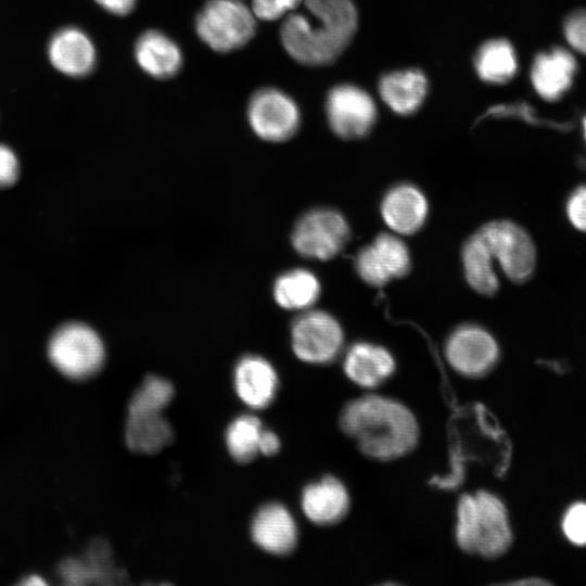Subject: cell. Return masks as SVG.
I'll return each mask as SVG.
<instances>
[{"label": "cell", "instance_id": "cell-32", "mask_svg": "<svg viewBox=\"0 0 586 586\" xmlns=\"http://www.w3.org/2000/svg\"><path fill=\"white\" fill-rule=\"evenodd\" d=\"M302 0H252L254 15L263 21H275L294 10Z\"/></svg>", "mask_w": 586, "mask_h": 586}, {"label": "cell", "instance_id": "cell-11", "mask_svg": "<svg viewBox=\"0 0 586 586\" xmlns=\"http://www.w3.org/2000/svg\"><path fill=\"white\" fill-rule=\"evenodd\" d=\"M252 130L260 139L282 142L290 139L300 126V111L295 102L275 88L256 91L247 106Z\"/></svg>", "mask_w": 586, "mask_h": 586}, {"label": "cell", "instance_id": "cell-27", "mask_svg": "<svg viewBox=\"0 0 586 586\" xmlns=\"http://www.w3.org/2000/svg\"><path fill=\"white\" fill-rule=\"evenodd\" d=\"M475 67L479 76L488 82L504 84L517 72V58L512 46L505 39L489 40L477 51Z\"/></svg>", "mask_w": 586, "mask_h": 586}, {"label": "cell", "instance_id": "cell-16", "mask_svg": "<svg viewBox=\"0 0 586 586\" xmlns=\"http://www.w3.org/2000/svg\"><path fill=\"white\" fill-rule=\"evenodd\" d=\"M233 382L240 399L253 409L269 406L279 387L275 368L267 359L257 355H246L238 361Z\"/></svg>", "mask_w": 586, "mask_h": 586}, {"label": "cell", "instance_id": "cell-2", "mask_svg": "<svg viewBox=\"0 0 586 586\" xmlns=\"http://www.w3.org/2000/svg\"><path fill=\"white\" fill-rule=\"evenodd\" d=\"M315 22L291 13L280 29L285 51L298 63H332L347 47L357 27V12L351 0H304Z\"/></svg>", "mask_w": 586, "mask_h": 586}, {"label": "cell", "instance_id": "cell-1", "mask_svg": "<svg viewBox=\"0 0 586 586\" xmlns=\"http://www.w3.org/2000/svg\"><path fill=\"white\" fill-rule=\"evenodd\" d=\"M339 425L364 456L377 461L410 454L420 437L413 412L399 400L377 394L347 402L340 411Z\"/></svg>", "mask_w": 586, "mask_h": 586}, {"label": "cell", "instance_id": "cell-23", "mask_svg": "<svg viewBox=\"0 0 586 586\" xmlns=\"http://www.w3.org/2000/svg\"><path fill=\"white\" fill-rule=\"evenodd\" d=\"M383 101L398 114L419 109L426 93V79L417 69L394 72L382 77L379 86Z\"/></svg>", "mask_w": 586, "mask_h": 586}, {"label": "cell", "instance_id": "cell-18", "mask_svg": "<svg viewBox=\"0 0 586 586\" xmlns=\"http://www.w3.org/2000/svg\"><path fill=\"white\" fill-rule=\"evenodd\" d=\"M343 370L355 385L362 388H375L393 375L396 362L385 347L358 342L346 352Z\"/></svg>", "mask_w": 586, "mask_h": 586}, {"label": "cell", "instance_id": "cell-8", "mask_svg": "<svg viewBox=\"0 0 586 586\" xmlns=\"http://www.w3.org/2000/svg\"><path fill=\"white\" fill-rule=\"evenodd\" d=\"M477 231L508 279L523 283L531 278L536 266V250L521 226L511 220H494Z\"/></svg>", "mask_w": 586, "mask_h": 586}, {"label": "cell", "instance_id": "cell-4", "mask_svg": "<svg viewBox=\"0 0 586 586\" xmlns=\"http://www.w3.org/2000/svg\"><path fill=\"white\" fill-rule=\"evenodd\" d=\"M455 538L470 555L495 559L512 545L513 533L504 501L489 491H476L459 497L456 507Z\"/></svg>", "mask_w": 586, "mask_h": 586}, {"label": "cell", "instance_id": "cell-29", "mask_svg": "<svg viewBox=\"0 0 586 586\" xmlns=\"http://www.w3.org/2000/svg\"><path fill=\"white\" fill-rule=\"evenodd\" d=\"M174 397L173 384L164 378L148 375L132 394L128 415L161 413Z\"/></svg>", "mask_w": 586, "mask_h": 586}, {"label": "cell", "instance_id": "cell-9", "mask_svg": "<svg viewBox=\"0 0 586 586\" xmlns=\"http://www.w3.org/2000/svg\"><path fill=\"white\" fill-rule=\"evenodd\" d=\"M344 344L339 321L323 310L302 311L291 326V345L302 361L326 365L336 359Z\"/></svg>", "mask_w": 586, "mask_h": 586}, {"label": "cell", "instance_id": "cell-6", "mask_svg": "<svg viewBox=\"0 0 586 586\" xmlns=\"http://www.w3.org/2000/svg\"><path fill=\"white\" fill-rule=\"evenodd\" d=\"M255 15L241 0H208L195 20L202 41L216 52L246 44L255 33Z\"/></svg>", "mask_w": 586, "mask_h": 586}, {"label": "cell", "instance_id": "cell-37", "mask_svg": "<svg viewBox=\"0 0 586 586\" xmlns=\"http://www.w3.org/2000/svg\"><path fill=\"white\" fill-rule=\"evenodd\" d=\"M510 585H517V586H545V585H551V583L547 579H544L542 577H525L522 579H517L514 582L509 583Z\"/></svg>", "mask_w": 586, "mask_h": 586}, {"label": "cell", "instance_id": "cell-10", "mask_svg": "<svg viewBox=\"0 0 586 586\" xmlns=\"http://www.w3.org/2000/svg\"><path fill=\"white\" fill-rule=\"evenodd\" d=\"M444 352L449 366L470 379L488 374L500 355L495 337L484 328L471 323L462 324L449 334Z\"/></svg>", "mask_w": 586, "mask_h": 586}, {"label": "cell", "instance_id": "cell-21", "mask_svg": "<svg viewBox=\"0 0 586 586\" xmlns=\"http://www.w3.org/2000/svg\"><path fill=\"white\" fill-rule=\"evenodd\" d=\"M135 58L146 74L158 79L173 77L182 65L180 48L158 30H146L138 38Z\"/></svg>", "mask_w": 586, "mask_h": 586}, {"label": "cell", "instance_id": "cell-28", "mask_svg": "<svg viewBox=\"0 0 586 586\" xmlns=\"http://www.w3.org/2000/svg\"><path fill=\"white\" fill-rule=\"evenodd\" d=\"M260 420L253 415L235 418L226 430V446L230 456L238 462L246 463L259 453L263 432Z\"/></svg>", "mask_w": 586, "mask_h": 586}, {"label": "cell", "instance_id": "cell-19", "mask_svg": "<svg viewBox=\"0 0 586 586\" xmlns=\"http://www.w3.org/2000/svg\"><path fill=\"white\" fill-rule=\"evenodd\" d=\"M48 56L62 74L81 77L89 74L95 64V48L86 33L76 27L58 30L49 41Z\"/></svg>", "mask_w": 586, "mask_h": 586}, {"label": "cell", "instance_id": "cell-35", "mask_svg": "<svg viewBox=\"0 0 586 586\" xmlns=\"http://www.w3.org/2000/svg\"><path fill=\"white\" fill-rule=\"evenodd\" d=\"M137 0H95L104 10L116 15H126L132 11Z\"/></svg>", "mask_w": 586, "mask_h": 586}, {"label": "cell", "instance_id": "cell-3", "mask_svg": "<svg viewBox=\"0 0 586 586\" xmlns=\"http://www.w3.org/2000/svg\"><path fill=\"white\" fill-rule=\"evenodd\" d=\"M451 474L436 477L441 487H453L462 479L466 461L488 466L495 473H504L511 460L512 446L507 433L482 406L468 407L453 420Z\"/></svg>", "mask_w": 586, "mask_h": 586}, {"label": "cell", "instance_id": "cell-5", "mask_svg": "<svg viewBox=\"0 0 586 586\" xmlns=\"http://www.w3.org/2000/svg\"><path fill=\"white\" fill-rule=\"evenodd\" d=\"M48 356L65 377L85 380L102 368L105 348L100 335L91 327L81 322H68L52 334Z\"/></svg>", "mask_w": 586, "mask_h": 586}, {"label": "cell", "instance_id": "cell-22", "mask_svg": "<svg viewBox=\"0 0 586 586\" xmlns=\"http://www.w3.org/2000/svg\"><path fill=\"white\" fill-rule=\"evenodd\" d=\"M60 576L67 584L82 585L91 582L112 584L122 582L123 573L115 568L112 552L103 542L94 543L84 559L69 558L61 563Z\"/></svg>", "mask_w": 586, "mask_h": 586}, {"label": "cell", "instance_id": "cell-26", "mask_svg": "<svg viewBox=\"0 0 586 586\" xmlns=\"http://www.w3.org/2000/svg\"><path fill=\"white\" fill-rule=\"evenodd\" d=\"M461 255L469 285L482 295H494L499 289V279L491 252L479 231L467 240Z\"/></svg>", "mask_w": 586, "mask_h": 586}, {"label": "cell", "instance_id": "cell-38", "mask_svg": "<svg viewBox=\"0 0 586 586\" xmlns=\"http://www.w3.org/2000/svg\"><path fill=\"white\" fill-rule=\"evenodd\" d=\"M23 585H44L46 582L38 575L27 576L23 582Z\"/></svg>", "mask_w": 586, "mask_h": 586}, {"label": "cell", "instance_id": "cell-12", "mask_svg": "<svg viewBox=\"0 0 586 586\" xmlns=\"http://www.w3.org/2000/svg\"><path fill=\"white\" fill-rule=\"evenodd\" d=\"M327 115L331 129L339 137L355 139L370 131L377 118V109L366 91L341 85L329 92Z\"/></svg>", "mask_w": 586, "mask_h": 586}, {"label": "cell", "instance_id": "cell-34", "mask_svg": "<svg viewBox=\"0 0 586 586\" xmlns=\"http://www.w3.org/2000/svg\"><path fill=\"white\" fill-rule=\"evenodd\" d=\"M20 175V163L15 152L0 143V189L14 184Z\"/></svg>", "mask_w": 586, "mask_h": 586}, {"label": "cell", "instance_id": "cell-33", "mask_svg": "<svg viewBox=\"0 0 586 586\" xmlns=\"http://www.w3.org/2000/svg\"><path fill=\"white\" fill-rule=\"evenodd\" d=\"M565 212L573 227L586 232V186L573 190L568 198Z\"/></svg>", "mask_w": 586, "mask_h": 586}, {"label": "cell", "instance_id": "cell-24", "mask_svg": "<svg viewBox=\"0 0 586 586\" xmlns=\"http://www.w3.org/2000/svg\"><path fill=\"white\" fill-rule=\"evenodd\" d=\"M174 438L168 420L161 413L128 415L125 441L129 449L152 455L166 447Z\"/></svg>", "mask_w": 586, "mask_h": 586}, {"label": "cell", "instance_id": "cell-17", "mask_svg": "<svg viewBox=\"0 0 586 586\" xmlns=\"http://www.w3.org/2000/svg\"><path fill=\"white\" fill-rule=\"evenodd\" d=\"M429 205L422 191L410 183L391 188L381 203L386 226L398 234L417 232L425 222Z\"/></svg>", "mask_w": 586, "mask_h": 586}, {"label": "cell", "instance_id": "cell-20", "mask_svg": "<svg viewBox=\"0 0 586 586\" xmlns=\"http://www.w3.org/2000/svg\"><path fill=\"white\" fill-rule=\"evenodd\" d=\"M575 71L574 56L565 49L556 48L536 56L531 71V79L542 98L557 100L571 86Z\"/></svg>", "mask_w": 586, "mask_h": 586}, {"label": "cell", "instance_id": "cell-40", "mask_svg": "<svg viewBox=\"0 0 586 586\" xmlns=\"http://www.w3.org/2000/svg\"><path fill=\"white\" fill-rule=\"evenodd\" d=\"M584 133H585V139H586V118L584 119Z\"/></svg>", "mask_w": 586, "mask_h": 586}, {"label": "cell", "instance_id": "cell-15", "mask_svg": "<svg viewBox=\"0 0 586 586\" xmlns=\"http://www.w3.org/2000/svg\"><path fill=\"white\" fill-rule=\"evenodd\" d=\"M301 507L311 523L321 526L333 525L347 515L351 496L339 479L328 475L303 489Z\"/></svg>", "mask_w": 586, "mask_h": 586}, {"label": "cell", "instance_id": "cell-14", "mask_svg": "<svg viewBox=\"0 0 586 586\" xmlns=\"http://www.w3.org/2000/svg\"><path fill=\"white\" fill-rule=\"evenodd\" d=\"M253 542L264 551L286 556L298 540L297 524L291 512L278 502L262 506L251 523Z\"/></svg>", "mask_w": 586, "mask_h": 586}, {"label": "cell", "instance_id": "cell-7", "mask_svg": "<svg viewBox=\"0 0 586 586\" xmlns=\"http://www.w3.org/2000/svg\"><path fill=\"white\" fill-rule=\"evenodd\" d=\"M349 235V226L340 212L319 207L298 218L292 230L291 242L302 256L328 260L344 249Z\"/></svg>", "mask_w": 586, "mask_h": 586}, {"label": "cell", "instance_id": "cell-13", "mask_svg": "<svg viewBox=\"0 0 586 586\" xmlns=\"http://www.w3.org/2000/svg\"><path fill=\"white\" fill-rule=\"evenodd\" d=\"M410 255L406 244L390 233H380L356 255L355 268L368 284L382 286L408 273Z\"/></svg>", "mask_w": 586, "mask_h": 586}, {"label": "cell", "instance_id": "cell-39", "mask_svg": "<svg viewBox=\"0 0 586 586\" xmlns=\"http://www.w3.org/2000/svg\"><path fill=\"white\" fill-rule=\"evenodd\" d=\"M546 365L550 366L556 372H563V369H565V366L559 361H548Z\"/></svg>", "mask_w": 586, "mask_h": 586}, {"label": "cell", "instance_id": "cell-31", "mask_svg": "<svg viewBox=\"0 0 586 586\" xmlns=\"http://www.w3.org/2000/svg\"><path fill=\"white\" fill-rule=\"evenodd\" d=\"M564 35L573 49L586 55V10L575 11L565 18Z\"/></svg>", "mask_w": 586, "mask_h": 586}, {"label": "cell", "instance_id": "cell-30", "mask_svg": "<svg viewBox=\"0 0 586 586\" xmlns=\"http://www.w3.org/2000/svg\"><path fill=\"white\" fill-rule=\"evenodd\" d=\"M562 530L574 545H586V502H575L570 506L562 519Z\"/></svg>", "mask_w": 586, "mask_h": 586}, {"label": "cell", "instance_id": "cell-25", "mask_svg": "<svg viewBox=\"0 0 586 586\" xmlns=\"http://www.w3.org/2000/svg\"><path fill=\"white\" fill-rule=\"evenodd\" d=\"M321 286L316 275L294 268L280 275L272 288L276 303L288 310H307L319 298Z\"/></svg>", "mask_w": 586, "mask_h": 586}, {"label": "cell", "instance_id": "cell-36", "mask_svg": "<svg viewBox=\"0 0 586 586\" xmlns=\"http://www.w3.org/2000/svg\"><path fill=\"white\" fill-rule=\"evenodd\" d=\"M280 449V440L276 433L263 430L259 440V453L266 456L276 455Z\"/></svg>", "mask_w": 586, "mask_h": 586}]
</instances>
